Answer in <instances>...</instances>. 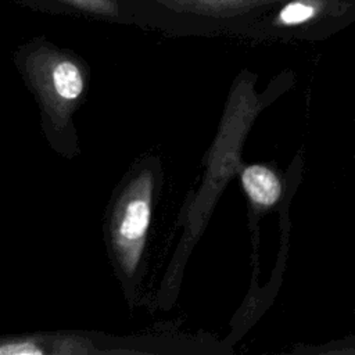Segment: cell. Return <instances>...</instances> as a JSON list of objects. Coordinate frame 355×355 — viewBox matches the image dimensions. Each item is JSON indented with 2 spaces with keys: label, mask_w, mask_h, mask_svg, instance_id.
I'll return each instance as SVG.
<instances>
[{
  "label": "cell",
  "mask_w": 355,
  "mask_h": 355,
  "mask_svg": "<svg viewBox=\"0 0 355 355\" xmlns=\"http://www.w3.org/2000/svg\"><path fill=\"white\" fill-rule=\"evenodd\" d=\"M283 0H128L136 24L169 32L243 33Z\"/></svg>",
  "instance_id": "6da1fadb"
},
{
  "label": "cell",
  "mask_w": 355,
  "mask_h": 355,
  "mask_svg": "<svg viewBox=\"0 0 355 355\" xmlns=\"http://www.w3.org/2000/svg\"><path fill=\"white\" fill-rule=\"evenodd\" d=\"M32 11L115 24H136L128 0H12Z\"/></svg>",
  "instance_id": "7a4b0ae2"
},
{
  "label": "cell",
  "mask_w": 355,
  "mask_h": 355,
  "mask_svg": "<svg viewBox=\"0 0 355 355\" xmlns=\"http://www.w3.org/2000/svg\"><path fill=\"white\" fill-rule=\"evenodd\" d=\"M241 183L248 197L261 207L275 205L282 196V182L277 175L262 165H251L241 173Z\"/></svg>",
  "instance_id": "3957f363"
},
{
  "label": "cell",
  "mask_w": 355,
  "mask_h": 355,
  "mask_svg": "<svg viewBox=\"0 0 355 355\" xmlns=\"http://www.w3.org/2000/svg\"><path fill=\"white\" fill-rule=\"evenodd\" d=\"M150 216L148 197H135L126 204L118 223V239L125 248L133 247L143 240L150 223Z\"/></svg>",
  "instance_id": "277c9868"
},
{
  "label": "cell",
  "mask_w": 355,
  "mask_h": 355,
  "mask_svg": "<svg viewBox=\"0 0 355 355\" xmlns=\"http://www.w3.org/2000/svg\"><path fill=\"white\" fill-rule=\"evenodd\" d=\"M1 354H12V355H18V354H40L42 351L39 348H36L33 344L31 343H19V344H7L0 349Z\"/></svg>",
  "instance_id": "5b68a950"
}]
</instances>
